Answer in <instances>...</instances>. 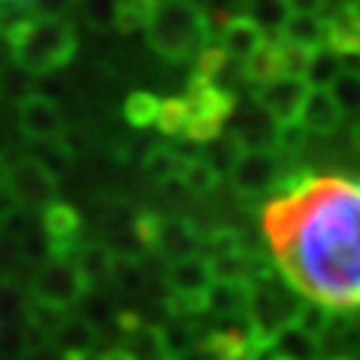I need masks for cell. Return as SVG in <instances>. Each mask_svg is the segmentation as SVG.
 I'll return each instance as SVG.
<instances>
[{"instance_id": "obj_1", "label": "cell", "mask_w": 360, "mask_h": 360, "mask_svg": "<svg viewBox=\"0 0 360 360\" xmlns=\"http://www.w3.org/2000/svg\"><path fill=\"white\" fill-rule=\"evenodd\" d=\"M262 230L294 291L318 307H360V181H291L264 206Z\"/></svg>"}, {"instance_id": "obj_2", "label": "cell", "mask_w": 360, "mask_h": 360, "mask_svg": "<svg viewBox=\"0 0 360 360\" xmlns=\"http://www.w3.org/2000/svg\"><path fill=\"white\" fill-rule=\"evenodd\" d=\"M13 65L30 75H49L75 59V27L62 16H30L6 32Z\"/></svg>"}, {"instance_id": "obj_3", "label": "cell", "mask_w": 360, "mask_h": 360, "mask_svg": "<svg viewBox=\"0 0 360 360\" xmlns=\"http://www.w3.org/2000/svg\"><path fill=\"white\" fill-rule=\"evenodd\" d=\"M144 30L150 49L166 62H187L211 40L208 13L195 0H158Z\"/></svg>"}, {"instance_id": "obj_4", "label": "cell", "mask_w": 360, "mask_h": 360, "mask_svg": "<svg viewBox=\"0 0 360 360\" xmlns=\"http://www.w3.org/2000/svg\"><path fill=\"white\" fill-rule=\"evenodd\" d=\"M184 102L190 107V120L184 126V136L190 142L208 144L221 136L224 123L238 107V96L230 89H221L211 80L193 75L187 83Z\"/></svg>"}, {"instance_id": "obj_5", "label": "cell", "mask_w": 360, "mask_h": 360, "mask_svg": "<svg viewBox=\"0 0 360 360\" xmlns=\"http://www.w3.org/2000/svg\"><path fill=\"white\" fill-rule=\"evenodd\" d=\"M86 288H89L86 275L80 272L77 262L67 257H53V262L43 264L32 281V294L38 299V304L53 312H62L80 302Z\"/></svg>"}, {"instance_id": "obj_6", "label": "cell", "mask_w": 360, "mask_h": 360, "mask_svg": "<svg viewBox=\"0 0 360 360\" xmlns=\"http://www.w3.org/2000/svg\"><path fill=\"white\" fill-rule=\"evenodd\" d=\"M235 193L243 198L267 195L283 179V158L278 150H240L230 168Z\"/></svg>"}, {"instance_id": "obj_7", "label": "cell", "mask_w": 360, "mask_h": 360, "mask_svg": "<svg viewBox=\"0 0 360 360\" xmlns=\"http://www.w3.org/2000/svg\"><path fill=\"white\" fill-rule=\"evenodd\" d=\"M214 281V270H211V259L200 257V254H181L174 257L171 270H168V285L174 291V302L181 304L190 312L208 307V291Z\"/></svg>"}, {"instance_id": "obj_8", "label": "cell", "mask_w": 360, "mask_h": 360, "mask_svg": "<svg viewBox=\"0 0 360 360\" xmlns=\"http://www.w3.org/2000/svg\"><path fill=\"white\" fill-rule=\"evenodd\" d=\"M6 193L11 195V200L22 203L27 208H43L51 206L56 200V179L53 171L46 160H38L32 155L22 158L13 168H8V181H6Z\"/></svg>"}, {"instance_id": "obj_9", "label": "cell", "mask_w": 360, "mask_h": 360, "mask_svg": "<svg viewBox=\"0 0 360 360\" xmlns=\"http://www.w3.org/2000/svg\"><path fill=\"white\" fill-rule=\"evenodd\" d=\"M307 94L309 86L304 77L285 75L281 80H275V83L259 86L254 91V104H259L278 126H288V123H299Z\"/></svg>"}, {"instance_id": "obj_10", "label": "cell", "mask_w": 360, "mask_h": 360, "mask_svg": "<svg viewBox=\"0 0 360 360\" xmlns=\"http://www.w3.org/2000/svg\"><path fill=\"white\" fill-rule=\"evenodd\" d=\"M19 110V129L32 142H56L65 134V115L62 107L40 94H27L16 102Z\"/></svg>"}, {"instance_id": "obj_11", "label": "cell", "mask_w": 360, "mask_h": 360, "mask_svg": "<svg viewBox=\"0 0 360 360\" xmlns=\"http://www.w3.org/2000/svg\"><path fill=\"white\" fill-rule=\"evenodd\" d=\"M43 232L51 245L53 257H70L77 245L80 232V217L72 206L53 200L51 206L43 208Z\"/></svg>"}, {"instance_id": "obj_12", "label": "cell", "mask_w": 360, "mask_h": 360, "mask_svg": "<svg viewBox=\"0 0 360 360\" xmlns=\"http://www.w3.org/2000/svg\"><path fill=\"white\" fill-rule=\"evenodd\" d=\"M342 120H345V112H342V107L331 96V91L309 89L304 107H302V117H299V123L304 126L307 134H318V136L336 134L339 126H342Z\"/></svg>"}, {"instance_id": "obj_13", "label": "cell", "mask_w": 360, "mask_h": 360, "mask_svg": "<svg viewBox=\"0 0 360 360\" xmlns=\"http://www.w3.org/2000/svg\"><path fill=\"white\" fill-rule=\"evenodd\" d=\"M285 77L283 65V40L281 38H264L262 46L243 62V80L251 83L254 89L267 86Z\"/></svg>"}, {"instance_id": "obj_14", "label": "cell", "mask_w": 360, "mask_h": 360, "mask_svg": "<svg viewBox=\"0 0 360 360\" xmlns=\"http://www.w3.org/2000/svg\"><path fill=\"white\" fill-rule=\"evenodd\" d=\"M328 38L326 46L339 56L358 53L360 56V3H345L331 16H326Z\"/></svg>"}, {"instance_id": "obj_15", "label": "cell", "mask_w": 360, "mask_h": 360, "mask_svg": "<svg viewBox=\"0 0 360 360\" xmlns=\"http://www.w3.org/2000/svg\"><path fill=\"white\" fill-rule=\"evenodd\" d=\"M53 345L62 349L65 360H89L96 345V331L83 318H67L53 328Z\"/></svg>"}, {"instance_id": "obj_16", "label": "cell", "mask_w": 360, "mask_h": 360, "mask_svg": "<svg viewBox=\"0 0 360 360\" xmlns=\"http://www.w3.org/2000/svg\"><path fill=\"white\" fill-rule=\"evenodd\" d=\"M262 40H264V30L251 16H232L230 25L221 32V46L235 62H245L262 46Z\"/></svg>"}, {"instance_id": "obj_17", "label": "cell", "mask_w": 360, "mask_h": 360, "mask_svg": "<svg viewBox=\"0 0 360 360\" xmlns=\"http://www.w3.org/2000/svg\"><path fill=\"white\" fill-rule=\"evenodd\" d=\"M278 35L283 40H288V43H294V46L315 51V49L326 46L328 27H326V19L315 16V13H288Z\"/></svg>"}, {"instance_id": "obj_18", "label": "cell", "mask_w": 360, "mask_h": 360, "mask_svg": "<svg viewBox=\"0 0 360 360\" xmlns=\"http://www.w3.org/2000/svg\"><path fill=\"white\" fill-rule=\"evenodd\" d=\"M342 72H345L342 56L336 51H331L328 46H323V49H315V51L309 53L304 80H307L309 89H328Z\"/></svg>"}, {"instance_id": "obj_19", "label": "cell", "mask_w": 360, "mask_h": 360, "mask_svg": "<svg viewBox=\"0 0 360 360\" xmlns=\"http://www.w3.org/2000/svg\"><path fill=\"white\" fill-rule=\"evenodd\" d=\"M155 6L158 0H112V25L126 35L144 30L153 19Z\"/></svg>"}, {"instance_id": "obj_20", "label": "cell", "mask_w": 360, "mask_h": 360, "mask_svg": "<svg viewBox=\"0 0 360 360\" xmlns=\"http://www.w3.org/2000/svg\"><path fill=\"white\" fill-rule=\"evenodd\" d=\"M221 174L208 163V158H184L179 171V181L195 195H208L219 184Z\"/></svg>"}, {"instance_id": "obj_21", "label": "cell", "mask_w": 360, "mask_h": 360, "mask_svg": "<svg viewBox=\"0 0 360 360\" xmlns=\"http://www.w3.org/2000/svg\"><path fill=\"white\" fill-rule=\"evenodd\" d=\"M160 110V99L150 91H134L126 104H123V115L134 129H150Z\"/></svg>"}, {"instance_id": "obj_22", "label": "cell", "mask_w": 360, "mask_h": 360, "mask_svg": "<svg viewBox=\"0 0 360 360\" xmlns=\"http://www.w3.org/2000/svg\"><path fill=\"white\" fill-rule=\"evenodd\" d=\"M181 163H184V158H181L179 153H174V150H168V147H153V150L147 153V158H144V171H147L155 181L166 184V181H171V179H179Z\"/></svg>"}, {"instance_id": "obj_23", "label": "cell", "mask_w": 360, "mask_h": 360, "mask_svg": "<svg viewBox=\"0 0 360 360\" xmlns=\"http://www.w3.org/2000/svg\"><path fill=\"white\" fill-rule=\"evenodd\" d=\"M187 120H190V107H187V102L179 99V96H168V99L160 102L155 126H158L160 134H166V136H176V134H184Z\"/></svg>"}, {"instance_id": "obj_24", "label": "cell", "mask_w": 360, "mask_h": 360, "mask_svg": "<svg viewBox=\"0 0 360 360\" xmlns=\"http://www.w3.org/2000/svg\"><path fill=\"white\" fill-rule=\"evenodd\" d=\"M227 62H230V56H227V51H224V46H221V43H206V46L198 51L193 75L217 83V77L227 70Z\"/></svg>"}, {"instance_id": "obj_25", "label": "cell", "mask_w": 360, "mask_h": 360, "mask_svg": "<svg viewBox=\"0 0 360 360\" xmlns=\"http://www.w3.org/2000/svg\"><path fill=\"white\" fill-rule=\"evenodd\" d=\"M328 91H331V96H334L336 104L342 107L345 115H360V75L342 72V75L328 86Z\"/></svg>"}, {"instance_id": "obj_26", "label": "cell", "mask_w": 360, "mask_h": 360, "mask_svg": "<svg viewBox=\"0 0 360 360\" xmlns=\"http://www.w3.org/2000/svg\"><path fill=\"white\" fill-rule=\"evenodd\" d=\"M75 262H77V267H80V272L86 275V281L91 283L94 278H99V275H107V272H110V262H112V257H110V251H107L104 245H83Z\"/></svg>"}, {"instance_id": "obj_27", "label": "cell", "mask_w": 360, "mask_h": 360, "mask_svg": "<svg viewBox=\"0 0 360 360\" xmlns=\"http://www.w3.org/2000/svg\"><path fill=\"white\" fill-rule=\"evenodd\" d=\"M22 312V299L11 285L0 283V321L8 323Z\"/></svg>"}, {"instance_id": "obj_28", "label": "cell", "mask_w": 360, "mask_h": 360, "mask_svg": "<svg viewBox=\"0 0 360 360\" xmlns=\"http://www.w3.org/2000/svg\"><path fill=\"white\" fill-rule=\"evenodd\" d=\"M326 3L328 0H285V8H288V13H315V16H323Z\"/></svg>"}, {"instance_id": "obj_29", "label": "cell", "mask_w": 360, "mask_h": 360, "mask_svg": "<svg viewBox=\"0 0 360 360\" xmlns=\"http://www.w3.org/2000/svg\"><path fill=\"white\" fill-rule=\"evenodd\" d=\"M67 8V0H32L35 16H62Z\"/></svg>"}, {"instance_id": "obj_30", "label": "cell", "mask_w": 360, "mask_h": 360, "mask_svg": "<svg viewBox=\"0 0 360 360\" xmlns=\"http://www.w3.org/2000/svg\"><path fill=\"white\" fill-rule=\"evenodd\" d=\"M110 0H94V6L89 8V16L94 25H107L110 22V8H104Z\"/></svg>"}, {"instance_id": "obj_31", "label": "cell", "mask_w": 360, "mask_h": 360, "mask_svg": "<svg viewBox=\"0 0 360 360\" xmlns=\"http://www.w3.org/2000/svg\"><path fill=\"white\" fill-rule=\"evenodd\" d=\"M99 360H134V358H131V352L126 347H115L110 349V352H104V355H99Z\"/></svg>"}, {"instance_id": "obj_32", "label": "cell", "mask_w": 360, "mask_h": 360, "mask_svg": "<svg viewBox=\"0 0 360 360\" xmlns=\"http://www.w3.org/2000/svg\"><path fill=\"white\" fill-rule=\"evenodd\" d=\"M6 181H8V166H6V160L0 158V190H6Z\"/></svg>"}, {"instance_id": "obj_33", "label": "cell", "mask_w": 360, "mask_h": 360, "mask_svg": "<svg viewBox=\"0 0 360 360\" xmlns=\"http://www.w3.org/2000/svg\"><path fill=\"white\" fill-rule=\"evenodd\" d=\"M352 142H355V147H358V153H360V120L355 123V129H352Z\"/></svg>"}]
</instances>
